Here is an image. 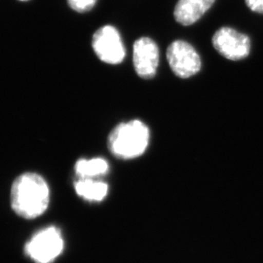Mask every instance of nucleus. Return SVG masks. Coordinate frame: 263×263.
<instances>
[{"mask_svg": "<svg viewBox=\"0 0 263 263\" xmlns=\"http://www.w3.org/2000/svg\"><path fill=\"white\" fill-rule=\"evenodd\" d=\"M74 190L79 197L89 202H101L108 194L106 183L93 179H79L74 183Z\"/></svg>", "mask_w": 263, "mask_h": 263, "instance_id": "1a4fd4ad", "label": "nucleus"}, {"mask_svg": "<svg viewBox=\"0 0 263 263\" xmlns=\"http://www.w3.org/2000/svg\"><path fill=\"white\" fill-rule=\"evenodd\" d=\"M18 1H20V2H28L29 0H18Z\"/></svg>", "mask_w": 263, "mask_h": 263, "instance_id": "ddd939ff", "label": "nucleus"}, {"mask_svg": "<svg viewBox=\"0 0 263 263\" xmlns=\"http://www.w3.org/2000/svg\"><path fill=\"white\" fill-rule=\"evenodd\" d=\"M51 192L48 183L41 175L28 172L15 178L10 189L13 211L26 220H33L48 209Z\"/></svg>", "mask_w": 263, "mask_h": 263, "instance_id": "f257e3e1", "label": "nucleus"}, {"mask_svg": "<svg viewBox=\"0 0 263 263\" xmlns=\"http://www.w3.org/2000/svg\"><path fill=\"white\" fill-rule=\"evenodd\" d=\"M215 0H179L175 6V20L183 26H190L197 23L211 6Z\"/></svg>", "mask_w": 263, "mask_h": 263, "instance_id": "6e6552de", "label": "nucleus"}, {"mask_svg": "<svg viewBox=\"0 0 263 263\" xmlns=\"http://www.w3.org/2000/svg\"><path fill=\"white\" fill-rule=\"evenodd\" d=\"M64 249L61 231L54 226L43 228L26 243L24 251L35 263H52Z\"/></svg>", "mask_w": 263, "mask_h": 263, "instance_id": "7ed1b4c3", "label": "nucleus"}, {"mask_svg": "<svg viewBox=\"0 0 263 263\" xmlns=\"http://www.w3.org/2000/svg\"><path fill=\"white\" fill-rule=\"evenodd\" d=\"M134 69L143 79H152L156 76L159 64V49L153 40L142 37L134 45Z\"/></svg>", "mask_w": 263, "mask_h": 263, "instance_id": "0eeeda50", "label": "nucleus"}, {"mask_svg": "<svg viewBox=\"0 0 263 263\" xmlns=\"http://www.w3.org/2000/svg\"><path fill=\"white\" fill-rule=\"evenodd\" d=\"M74 170L80 179H93L107 174L109 171V163L101 157L80 159L74 165Z\"/></svg>", "mask_w": 263, "mask_h": 263, "instance_id": "9d476101", "label": "nucleus"}, {"mask_svg": "<svg viewBox=\"0 0 263 263\" xmlns=\"http://www.w3.org/2000/svg\"><path fill=\"white\" fill-rule=\"evenodd\" d=\"M246 5L253 12L263 15V0H246Z\"/></svg>", "mask_w": 263, "mask_h": 263, "instance_id": "f8f14e48", "label": "nucleus"}, {"mask_svg": "<svg viewBox=\"0 0 263 263\" xmlns=\"http://www.w3.org/2000/svg\"><path fill=\"white\" fill-rule=\"evenodd\" d=\"M167 59L173 73L180 78L195 76L202 67L199 54L192 45L184 41H175L170 44Z\"/></svg>", "mask_w": 263, "mask_h": 263, "instance_id": "20e7f679", "label": "nucleus"}, {"mask_svg": "<svg viewBox=\"0 0 263 263\" xmlns=\"http://www.w3.org/2000/svg\"><path fill=\"white\" fill-rule=\"evenodd\" d=\"M149 130L139 120L117 125L108 137V148L120 159H134L144 154L148 147Z\"/></svg>", "mask_w": 263, "mask_h": 263, "instance_id": "f03ea898", "label": "nucleus"}, {"mask_svg": "<svg viewBox=\"0 0 263 263\" xmlns=\"http://www.w3.org/2000/svg\"><path fill=\"white\" fill-rule=\"evenodd\" d=\"M92 48L97 57L105 64H121L126 51L119 32L113 26L99 28L92 37Z\"/></svg>", "mask_w": 263, "mask_h": 263, "instance_id": "39448f33", "label": "nucleus"}, {"mask_svg": "<svg viewBox=\"0 0 263 263\" xmlns=\"http://www.w3.org/2000/svg\"><path fill=\"white\" fill-rule=\"evenodd\" d=\"M68 5L76 12L86 13L93 9L97 0H67Z\"/></svg>", "mask_w": 263, "mask_h": 263, "instance_id": "9b49d317", "label": "nucleus"}, {"mask_svg": "<svg viewBox=\"0 0 263 263\" xmlns=\"http://www.w3.org/2000/svg\"><path fill=\"white\" fill-rule=\"evenodd\" d=\"M212 44L221 56L232 61L246 59L251 51L249 36L228 27H223L215 32Z\"/></svg>", "mask_w": 263, "mask_h": 263, "instance_id": "423d86ee", "label": "nucleus"}]
</instances>
